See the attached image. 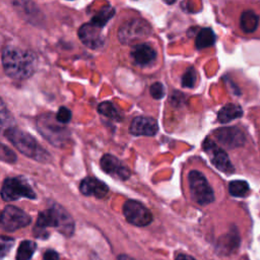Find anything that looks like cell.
<instances>
[{
  "label": "cell",
  "mask_w": 260,
  "mask_h": 260,
  "mask_svg": "<svg viewBox=\"0 0 260 260\" xmlns=\"http://www.w3.org/2000/svg\"><path fill=\"white\" fill-rule=\"evenodd\" d=\"M158 131L157 121L151 117L139 116L131 121L129 132L135 136H154Z\"/></svg>",
  "instance_id": "obj_12"
},
{
  "label": "cell",
  "mask_w": 260,
  "mask_h": 260,
  "mask_svg": "<svg viewBox=\"0 0 260 260\" xmlns=\"http://www.w3.org/2000/svg\"><path fill=\"white\" fill-rule=\"evenodd\" d=\"M250 191L249 184L244 180H234L229 184V192L235 197H244Z\"/></svg>",
  "instance_id": "obj_25"
},
{
  "label": "cell",
  "mask_w": 260,
  "mask_h": 260,
  "mask_svg": "<svg viewBox=\"0 0 260 260\" xmlns=\"http://www.w3.org/2000/svg\"><path fill=\"white\" fill-rule=\"evenodd\" d=\"M115 15V9L111 5H106L102 7L91 18V23L103 28L107 22Z\"/></svg>",
  "instance_id": "obj_22"
},
{
  "label": "cell",
  "mask_w": 260,
  "mask_h": 260,
  "mask_svg": "<svg viewBox=\"0 0 260 260\" xmlns=\"http://www.w3.org/2000/svg\"><path fill=\"white\" fill-rule=\"evenodd\" d=\"M4 136L23 155L42 162H46L50 159L49 152L27 132L17 127H13L6 131Z\"/></svg>",
  "instance_id": "obj_2"
},
{
  "label": "cell",
  "mask_w": 260,
  "mask_h": 260,
  "mask_svg": "<svg viewBox=\"0 0 260 260\" xmlns=\"http://www.w3.org/2000/svg\"><path fill=\"white\" fill-rule=\"evenodd\" d=\"M13 5L28 21L40 20V10L31 0H13Z\"/></svg>",
  "instance_id": "obj_17"
},
{
  "label": "cell",
  "mask_w": 260,
  "mask_h": 260,
  "mask_svg": "<svg viewBox=\"0 0 260 260\" xmlns=\"http://www.w3.org/2000/svg\"><path fill=\"white\" fill-rule=\"evenodd\" d=\"M71 117H72V113L66 107H60L58 112L56 113L57 121L60 122L63 125H66L67 123H69L70 120H71Z\"/></svg>",
  "instance_id": "obj_29"
},
{
  "label": "cell",
  "mask_w": 260,
  "mask_h": 260,
  "mask_svg": "<svg viewBox=\"0 0 260 260\" xmlns=\"http://www.w3.org/2000/svg\"><path fill=\"white\" fill-rule=\"evenodd\" d=\"M80 192L85 196H94L96 198H103L109 192L108 186L96 178L86 177L79 185Z\"/></svg>",
  "instance_id": "obj_14"
},
{
  "label": "cell",
  "mask_w": 260,
  "mask_h": 260,
  "mask_svg": "<svg viewBox=\"0 0 260 260\" xmlns=\"http://www.w3.org/2000/svg\"><path fill=\"white\" fill-rule=\"evenodd\" d=\"M203 148L209 155L211 162L216 169L226 174H232L234 172V166L232 165L226 152L219 148L213 141L205 139L203 143Z\"/></svg>",
  "instance_id": "obj_9"
},
{
  "label": "cell",
  "mask_w": 260,
  "mask_h": 260,
  "mask_svg": "<svg viewBox=\"0 0 260 260\" xmlns=\"http://www.w3.org/2000/svg\"><path fill=\"white\" fill-rule=\"evenodd\" d=\"M1 60L5 74L14 79H26L36 71V56L29 51L7 47Z\"/></svg>",
  "instance_id": "obj_1"
},
{
  "label": "cell",
  "mask_w": 260,
  "mask_h": 260,
  "mask_svg": "<svg viewBox=\"0 0 260 260\" xmlns=\"http://www.w3.org/2000/svg\"><path fill=\"white\" fill-rule=\"evenodd\" d=\"M56 213V230L66 237H70L74 232V220L71 215L60 205L53 204Z\"/></svg>",
  "instance_id": "obj_15"
},
{
  "label": "cell",
  "mask_w": 260,
  "mask_h": 260,
  "mask_svg": "<svg viewBox=\"0 0 260 260\" xmlns=\"http://www.w3.org/2000/svg\"><path fill=\"white\" fill-rule=\"evenodd\" d=\"M1 198L4 201L10 202L19 198L36 199L37 195L25 180L19 177L7 178L4 180L1 190Z\"/></svg>",
  "instance_id": "obj_5"
},
{
  "label": "cell",
  "mask_w": 260,
  "mask_h": 260,
  "mask_svg": "<svg viewBox=\"0 0 260 260\" xmlns=\"http://www.w3.org/2000/svg\"><path fill=\"white\" fill-rule=\"evenodd\" d=\"M77 35L81 43L90 49H99L104 45L102 28L91 22L83 23L78 28Z\"/></svg>",
  "instance_id": "obj_11"
},
{
  "label": "cell",
  "mask_w": 260,
  "mask_h": 260,
  "mask_svg": "<svg viewBox=\"0 0 260 260\" xmlns=\"http://www.w3.org/2000/svg\"><path fill=\"white\" fill-rule=\"evenodd\" d=\"M58 259H59V255L54 250H48L44 254V260H58Z\"/></svg>",
  "instance_id": "obj_31"
},
{
  "label": "cell",
  "mask_w": 260,
  "mask_h": 260,
  "mask_svg": "<svg viewBox=\"0 0 260 260\" xmlns=\"http://www.w3.org/2000/svg\"><path fill=\"white\" fill-rule=\"evenodd\" d=\"M215 137L221 144L229 148L239 147L244 144V134L237 128H221L215 131Z\"/></svg>",
  "instance_id": "obj_13"
},
{
  "label": "cell",
  "mask_w": 260,
  "mask_h": 260,
  "mask_svg": "<svg viewBox=\"0 0 260 260\" xmlns=\"http://www.w3.org/2000/svg\"><path fill=\"white\" fill-rule=\"evenodd\" d=\"M242 116H243V110L239 105L226 104L219 110L217 114V119L220 123L224 124L237 118H240Z\"/></svg>",
  "instance_id": "obj_19"
},
{
  "label": "cell",
  "mask_w": 260,
  "mask_h": 260,
  "mask_svg": "<svg viewBox=\"0 0 260 260\" xmlns=\"http://www.w3.org/2000/svg\"><path fill=\"white\" fill-rule=\"evenodd\" d=\"M30 223V216L22 209L7 205L0 213V225L7 232H14Z\"/></svg>",
  "instance_id": "obj_6"
},
{
  "label": "cell",
  "mask_w": 260,
  "mask_h": 260,
  "mask_svg": "<svg viewBox=\"0 0 260 260\" xmlns=\"http://www.w3.org/2000/svg\"><path fill=\"white\" fill-rule=\"evenodd\" d=\"M167 4H173V3H175L177 0H164Z\"/></svg>",
  "instance_id": "obj_34"
},
{
  "label": "cell",
  "mask_w": 260,
  "mask_h": 260,
  "mask_svg": "<svg viewBox=\"0 0 260 260\" xmlns=\"http://www.w3.org/2000/svg\"><path fill=\"white\" fill-rule=\"evenodd\" d=\"M37 129L39 133L52 145L64 147L70 140V131L57 121L56 115L44 113L37 118Z\"/></svg>",
  "instance_id": "obj_3"
},
{
  "label": "cell",
  "mask_w": 260,
  "mask_h": 260,
  "mask_svg": "<svg viewBox=\"0 0 260 260\" xmlns=\"http://www.w3.org/2000/svg\"><path fill=\"white\" fill-rule=\"evenodd\" d=\"M149 92L155 100H160L165 95V87L160 82H154L150 85Z\"/></svg>",
  "instance_id": "obj_30"
},
{
  "label": "cell",
  "mask_w": 260,
  "mask_h": 260,
  "mask_svg": "<svg viewBox=\"0 0 260 260\" xmlns=\"http://www.w3.org/2000/svg\"><path fill=\"white\" fill-rule=\"evenodd\" d=\"M123 214L129 223L136 226H145L152 221L150 210L141 202L133 199H129L124 203Z\"/></svg>",
  "instance_id": "obj_7"
},
{
  "label": "cell",
  "mask_w": 260,
  "mask_h": 260,
  "mask_svg": "<svg viewBox=\"0 0 260 260\" xmlns=\"http://www.w3.org/2000/svg\"><path fill=\"white\" fill-rule=\"evenodd\" d=\"M149 34V25L141 19H132L124 22L118 31V38L122 44H130Z\"/></svg>",
  "instance_id": "obj_8"
},
{
  "label": "cell",
  "mask_w": 260,
  "mask_h": 260,
  "mask_svg": "<svg viewBox=\"0 0 260 260\" xmlns=\"http://www.w3.org/2000/svg\"><path fill=\"white\" fill-rule=\"evenodd\" d=\"M259 15L252 9L244 10L240 16V27L245 34L254 32L259 25Z\"/></svg>",
  "instance_id": "obj_18"
},
{
  "label": "cell",
  "mask_w": 260,
  "mask_h": 260,
  "mask_svg": "<svg viewBox=\"0 0 260 260\" xmlns=\"http://www.w3.org/2000/svg\"><path fill=\"white\" fill-rule=\"evenodd\" d=\"M17 159L16 154L7 145L0 142V160L8 164H13Z\"/></svg>",
  "instance_id": "obj_26"
},
{
  "label": "cell",
  "mask_w": 260,
  "mask_h": 260,
  "mask_svg": "<svg viewBox=\"0 0 260 260\" xmlns=\"http://www.w3.org/2000/svg\"><path fill=\"white\" fill-rule=\"evenodd\" d=\"M14 240L10 237L0 236V259L4 258L12 248Z\"/></svg>",
  "instance_id": "obj_28"
},
{
  "label": "cell",
  "mask_w": 260,
  "mask_h": 260,
  "mask_svg": "<svg viewBox=\"0 0 260 260\" xmlns=\"http://www.w3.org/2000/svg\"><path fill=\"white\" fill-rule=\"evenodd\" d=\"M131 57L137 65L147 66L155 60L156 52L148 44H138L133 47Z\"/></svg>",
  "instance_id": "obj_16"
},
{
  "label": "cell",
  "mask_w": 260,
  "mask_h": 260,
  "mask_svg": "<svg viewBox=\"0 0 260 260\" xmlns=\"http://www.w3.org/2000/svg\"><path fill=\"white\" fill-rule=\"evenodd\" d=\"M189 189L192 199L199 205H207L213 202L214 193L205 176L196 170L188 174Z\"/></svg>",
  "instance_id": "obj_4"
},
{
  "label": "cell",
  "mask_w": 260,
  "mask_h": 260,
  "mask_svg": "<svg viewBox=\"0 0 260 260\" xmlns=\"http://www.w3.org/2000/svg\"><path fill=\"white\" fill-rule=\"evenodd\" d=\"M215 34L210 27H204L199 30L195 39V46L198 50L206 49L214 45L215 43Z\"/></svg>",
  "instance_id": "obj_20"
},
{
  "label": "cell",
  "mask_w": 260,
  "mask_h": 260,
  "mask_svg": "<svg viewBox=\"0 0 260 260\" xmlns=\"http://www.w3.org/2000/svg\"><path fill=\"white\" fill-rule=\"evenodd\" d=\"M16 127L15 120L5 103L0 98V134L4 135L9 129Z\"/></svg>",
  "instance_id": "obj_21"
},
{
  "label": "cell",
  "mask_w": 260,
  "mask_h": 260,
  "mask_svg": "<svg viewBox=\"0 0 260 260\" xmlns=\"http://www.w3.org/2000/svg\"><path fill=\"white\" fill-rule=\"evenodd\" d=\"M197 79V73L194 68H189L185 71V73L182 76V85L184 87H193L196 83Z\"/></svg>",
  "instance_id": "obj_27"
},
{
  "label": "cell",
  "mask_w": 260,
  "mask_h": 260,
  "mask_svg": "<svg viewBox=\"0 0 260 260\" xmlns=\"http://www.w3.org/2000/svg\"><path fill=\"white\" fill-rule=\"evenodd\" d=\"M98 112L101 115H103L105 117H108L112 120H115V121H121L122 120V115L120 114L118 109L114 106V104L111 103V102H102L98 106Z\"/></svg>",
  "instance_id": "obj_24"
},
{
  "label": "cell",
  "mask_w": 260,
  "mask_h": 260,
  "mask_svg": "<svg viewBox=\"0 0 260 260\" xmlns=\"http://www.w3.org/2000/svg\"><path fill=\"white\" fill-rule=\"evenodd\" d=\"M175 260H196V259L193 258L192 256H189L186 254H179Z\"/></svg>",
  "instance_id": "obj_32"
},
{
  "label": "cell",
  "mask_w": 260,
  "mask_h": 260,
  "mask_svg": "<svg viewBox=\"0 0 260 260\" xmlns=\"http://www.w3.org/2000/svg\"><path fill=\"white\" fill-rule=\"evenodd\" d=\"M36 248H37V245L35 242L28 241V240L22 241L17 248L15 259L16 260H30V258L32 257V255L36 251Z\"/></svg>",
  "instance_id": "obj_23"
},
{
  "label": "cell",
  "mask_w": 260,
  "mask_h": 260,
  "mask_svg": "<svg viewBox=\"0 0 260 260\" xmlns=\"http://www.w3.org/2000/svg\"><path fill=\"white\" fill-rule=\"evenodd\" d=\"M118 260H135V259H133V258L127 256V255H120L118 257Z\"/></svg>",
  "instance_id": "obj_33"
},
{
  "label": "cell",
  "mask_w": 260,
  "mask_h": 260,
  "mask_svg": "<svg viewBox=\"0 0 260 260\" xmlns=\"http://www.w3.org/2000/svg\"><path fill=\"white\" fill-rule=\"evenodd\" d=\"M101 168L111 177L123 181L127 180L131 175V172L127 166H125L119 158L109 153L102 156Z\"/></svg>",
  "instance_id": "obj_10"
}]
</instances>
